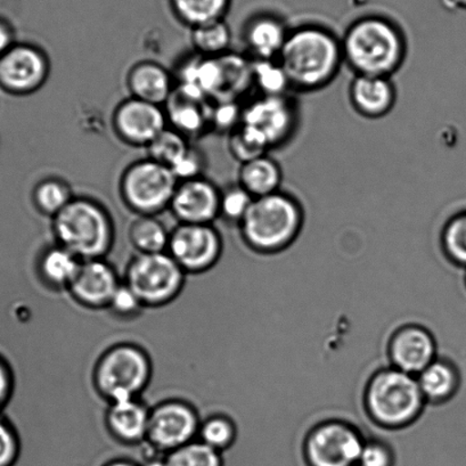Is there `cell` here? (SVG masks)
<instances>
[{"instance_id":"6da1fadb","label":"cell","mask_w":466,"mask_h":466,"mask_svg":"<svg viewBox=\"0 0 466 466\" xmlns=\"http://www.w3.org/2000/svg\"><path fill=\"white\" fill-rule=\"evenodd\" d=\"M292 88L315 90L336 78L343 62L341 40L319 25L289 31L278 57Z\"/></svg>"},{"instance_id":"7a4b0ae2","label":"cell","mask_w":466,"mask_h":466,"mask_svg":"<svg viewBox=\"0 0 466 466\" xmlns=\"http://www.w3.org/2000/svg\"><path fill=\"white\" fill-rule=\"evenodd\" d=\"M341 45L343 61L356 75L391 76L406 56V40L400 26L380 15L356 20Z\"/></svg>"},{"instance_id":"3957f363","label":"cell","mask_w":466,"mask_h":466,"mask_svg":"<svg viewBox=\"0 0 466 466\" xmlns=\"http://www.w3.org/2000/svg\"><path fill=\"white\" fill-rule=\"evenodd\" d=\"M56 243L81 260L106 258L116 238V225L107 208L89 197H75L52 218Z\"/></svg>"},{"instance_id":"277c9868","label":"cell","mask_w":466,"mask_h":466,"mask_svg":"<svg viewBox=\"0 0 466 466\" xmlns=\"http://www.w3.org/2000/svg\"><path fill=\"white\" fill-rule=\"evenodd\" d=\"M303 211L296 198L280 191L253 200L239 223L248 247L274 251L287 247L302 228Z\"/></svg>"},{"instance_id":"5b68a950","label":"cell","mask_w":466,"mask_h":466,"mask_svg":"<svg viewBox=\"0 0 466 466\" xmlns=\"http://www.w3.org/2000/svg\"><path fill=\"white\" fill-rule=\"evenodd\" d=\"M151 377L152 364L147 352L125 342L104 351L93 374L95 388L107 402L138 398Z\"/></svg>"},{"instance_id":"8992f818","label":"cell","mask_w":466,"mask_h":466,"mask_svg":"<svg viewBox=\"0 0 466 466\" xmlns=\"http://www.w3.org/2000/svg\"><path fill=\"white\" fill-rule=\"evenodd\" d=\"M178 179L168 167L151 159L131 162L119 179L121 201L137 216H157L169 209Z\"/></svg>"},{"instance_id":"52a82bcc","label":"cell","mask_w":466,"mask_h":466,"mask_svg":"<svg viewBox=\"0 0 466 466\" xmlns=\"http://www.w3.org/2000/svg\"><path fill=\"white\" fill-rule=\"evenodd\" d=\"M187 273L168 252L137 253L127 265L125 283L144 307H162L182 292Z\"/></svg>"},{"instance_id":"ba28073f","label":"cell","mask_w":466,"mask_h":466,"mask_svg":"<svg viewBox=\"0 0 466 466\" xmlns=\"http://www.w3.org/2000/svg\"><path fill=\"white\" fill-rule=\"evenodd\" d=\"M422 400L419 382L400 370L379 374L370 387V410L384 424L398 425L413 419Z\"/></svg>"},{"instance_id":"9c48e42d","label":"cell","mask_w":466,"mask_h":466,"mask_svg":"<svg viewBox=\"0 0 466 466\" xmlns=\"http://www.w3.org/2000/svg\"><path fill=\"white\" fill-rule=\"evenodd\" d=\"M52 65L38 45L17 42L0 56V90L11 96H30L46 85Z\"/></svg>"},{"instance_id":"30bf717a","label":"cell","mask_w":466,"mask_h":466,"mask_svg":"<svg viewBox=\"0 0 466 466\" xmlns=\"http://www.w3.org/2000/svg\"><path fill=\"white\" fill-rule=\"evenodd\" d=\"M200 424L197 410L187 402L162 401L149 410L147 442L167 454L197 441Z\"/></svg>"},{"instance_id":"8fae6325","label":"cell","mask_w":466,"mask_h":466,"mask_svg":"<svg viewBox=\"0 0 466 466\" xmlns=\"http://www.w3.org/2000/svg\"><path fill=\"white\" fill-rule=\"evenodd\" d=\"M167 252L185 273H205L218 262L223 238L212 224H178L170 230Z\"/></svg>"},{"instance_id":"7c38bea8","label":"cell","mask_w":466,"mask_h":466,"mask_svg":"<svg viewBox=\"0 0 466 466\" xmlns=\"http://www.w3.org/2000/svg\"><path fill=\"white\" fill-rule=\"evenodd\" d=\"M167 127L165 106L135 97L125 98L112 113V128L122 143L147 148Z\"/></svg>"},{"instance_id":"4fadbf2b","label":"cell","mask_w":466,"mask_h":466,"mask_svg":"<svg viewBox=\"0 0 466 466\" xmlns=\"http://www.w3.org/2000/svg\"><path fill=\"white\" fill-rule=\"evenodd\" d=\"M297 121V108L288 95L260 96L243 107L242 124L255 131L268 148L287 142Z\"/></svg>"},{"instance_id":"5bb4252c","label":"cell","mask_w":466,"mask_h":466,"mask_svg":"<svg viewBox=\"0 0 466 466\" xmlns=\"http://www.w3.org/2000/svg\"><path fill=\"white\" fill-rule=\"evenodd\" d=\"M363 447L360 438L346 425L328 424L308 441L306 459L310 466H357Z\"/></svg>"},{"instance_id":"9a60e30c","label":"cell","mask_w":466,"mask_h":466,"mask_svg":"<svg viewBox=\"0 0 466 466\" xmlns=\"http://www.w3.org/2000/svg\"><path fill=\"white\" fill-rule=\"evenodd\" d=\"M221 189L202 177L180 180L169 210L179 224H212L220 215Z\"/></svg>"},{"instance_id":"2e32d148","label":"cell","mask_w":466,"mask_h":466,"mask_svg":"<svg viewBox=\"0 0 466 466\" xmlns=\"http://www.w3.org/2000/svg\"><path fill=\"white\" fill-rule=\"evenodd\" d=\"M120 284L115 267L98 258L81 262L67 291L75 301L88 309H106Z\"/></svg>"},{"instance_id":"e0dca14e","label":"cell","mask_w":466,"mask_h":466,"mask_svg":"<svg viewBox=\"0 0 466 466\" xmlns=\"http://www.w3.org/2000/svg\"><path fill=\"white\" fill-rule=\"evenodd\" d=\"M106 425L108 433L120 445L137 446L147 441L148 407L139 398L107 402Z\"/></svg>"},{"instance_id":"ac0fdd59","label":"cell","mask_w":466,"mask_h":466,"mask_svg":"<svg viewBox=\"0 0 466 466\" xmlns=\"http://www.w3.org/2000/svg\"><path fill=\"white\" fill-rule=\"evenodd\" d=\"M130 97L165 106L175 92L173 75L156 61L144 60L130 66L126 76Z\"/></svg>"},{"instance_id":"d6986e66","label":"cell","mask_w":466,"mask_h":466,"mask_svg":"<svg viewBox=\"0 0 466 466\" xmlns=\"http://www.w3.org/2000/svg\"><path fill=\"white\" fill-rule=\"evenodd\" d=\"M352 106L360 116L378 119L396 103V87L390 76L356 75L350 90Z\"/></svg>"},{"instance_id":"ffe728a7","label":"cell","mask_w":466,"mask_h":466,"mask_svg":"<svg viewBox=\"0 0 466 466\" xmlns=\"http://www.w3.org/2000/svg\"><path fill=\"white\" fill-rule=\"evenodd\" d=\"M289 31L273 15L252 16L243 28V40L248 53L258 60H278Z\"/></svg>"},{"instance_id":"44dd1931","label":"cell","mask_w":466,"mask_h":466,"mask_svg":"<svg viewBox=\"0 0 466 466\" xmlns=\"http://www.w3.org/2000/svg\"><path fill=\"white\" fill-rule=\"evenodd\" d=\"M434 346L428 333L420 329H406L392 342V359L405 373H419L431 364Z\"/></svg>"},{"instance_id":"7402d4cb","label":"cell","mask_w":466,"mask_h":466,"mask_svg":"<svg viewBox=\"0 0 466 466\" xmlns=\"http://www.w3.org/2000/svg\"><path fill=\"white\" fill-rule=\"evenodd\" d=\"M165 110L168 126L188 139L200 135L209 125V111L203 106V102L185 96L176 89Z\"/></svg>"},{"instance_id":"603a6c76","label":"cell","mask_w":466,"mask_h":466,"mask_svg":"<svg viewBox=\"0 0 466 466\" xmlns=\"http://www.w3.org/2000/svg\"><path fill=\"white\" fill-rule=\"evenodd\" d=\"M83 260L60 244L45 248L38 259L37 270L49 288L67 289L78 273Z\"/></svg>"},{"instance_id":"cb8c5ba5","label":"cell","mask_w":466,"mask_h":466,"mask_svg":"<svg viewBox=\"0 0 466 466\" xmlns=\"http://www.w3.org/2000/svg\"><path fill=\"white\" fill-rule=\"evenodd\" d=\"M282 178L278 162L266 154L244 162L238 170V185L255 198L279 192Z\"/></svg>"},{"instance_id":"d4e9b609","label":"cell","mask_w":466,"mask_h":466,"mask_svg":"<svg viewBox=\"0 0 466 466\" xmlns=\"http://www.w3.org/2000/svg\"><path fill=\"white\" fill-rule=\"evenodd\" d=\"M232 0H168L176 20L189 30L225 20Z\"/></svg>"},{"instance_id":"484cf974","label":"cell","mask_w":466,"mask_h":466,"mask_svg":"<svg viewBox=\"0 0 466 466\" xmlns=\"http://www.w3.org/2000/svg\"><path fill=\"white\" fill-rule=\"evenodd\" d=\"M128 238L137 253H161L168 250L170 230L157 216H137L130 224Z\"/></svg>"},{"instance_id":"4316f807","label":"cell","mask_w":466,"mask_h":466,"mask_svg":"<svg viewBox=\"0 0 466 466\" xmlns=\"http://www.w3.org/2000/svg\"><path fill=\"white\" fill-rule=\"evenodd\" d=\"M74 188L60 177H47L35 185L31 200L40 215L54 218L65 209L75 198Z\"/></svg>"},{"instance_id":"83f0119b","label":"cell","mask_w":466,"mask_h":466,"mask_svg":"<svg viewBox=\"0 0 466 466\" xmlns=\"http://www.w3.org/2000/svg\"><path fill=\"white\" fill-rule=\"evenodd\" d=\"M191 43L198 56L220 57L229 51L232 30L225 20L211 22L191 30Z\"/></svg>"},{"instance_id":"f1b7e54d","label":"cell","mask_w":466,"mask_h":466,"mask_svg":"<svg viewBox=\"0 0 466 466\" xmlns=\"http://www.w3.org/2000/svg\"><path fill=\"white\" fill-rule=\"evenodd\" d=\"M189 145L187 137L168 126L147 147V157L171 169L187 151Z\"/></svg>"},{"instance_id":"f546056e","label":"cell","mask_w":466,"mask_h":466,"mask_svg":"<svg viewBox=\"0 0 466 466\" xmlns=\"http://www.w3.org/2000/svg\"><path fill=\"white\" fill-rule=\"evenodd\" d=\"M252 81L261 96H287L291 88L289 78L278 60L253 61Z\"/></svg>"},{"instance_id":"4dcf8cb0","label":"cell","mask_w":466,"mask_h":466,"mask_svg":"<svg viewBox=\"0 0 466 466\" xmlns=\"http://www.w3.org/2000/svg\"><path fill=\"white\" fill-rule=\"evenodd\" d=\"M166 466H224V455L197 439L167 452Z\"/></svg>"},{"instance_id":"1f68e13d","label":"cell","mask_w":466,"mask_h":466,"mask_svg":"<svg viewBox=\"0 0 466 466\" xmlns=\"http://www.w3.org/2000/svg\"><path fill=\"white\" fill-rule=\"evenodd\" d=\"M419 384L423 396L433 400H442L454 390L456 375L446 364L431 363L420 373Z\"/></svg>"},{"instance_id":"d6a6232c","label":"cell","mask_w":466,"mask_h":466,"mask_svg":"<svg viewBox=\"0 0 466 466\" xmlns=\"http://www.w3.org/2000/svg\"><path fill=\"white\" fill-rule=\"evenodd\" d=\"M235 434H237V430H235L232 420L223 415H214L201 420L198 441L216 451L224 452L232 447Z\"/></svg>"},{"instance_id":"836d02e7","label":"cell","mask_w":466,"mask_h":466,"mask_svg":"<svg viewBox=\"0 0 466 466\" xmlns=\"http://www.w3.org/2000/svg\"><path fill=\"white\" fill-rule=\"evenodd\" d=\"M228 148L230 154L241 162V165L258 157L265 156L269 149L264 140L244 124L230 131Z\"/></svg>"},{"instance_id":"e575fe53","label":"cell","mask_w":466,"mask_h":466,"mask_svg":"<svg viewBox=\"0 0 466 466\" xmlns=\"http://www.w3.org/2000/svg\"><path fill=\"white\" fill-rule=\"evenodd\" d=\"M253 200L255 198L248 194L241 185H233V187L221 189L219 218L239 225L250 209Z\"/></svg>"},{"instance_id":"d590c367","label":"cell","mask_w":466,"mask_h":466,"mask_svg":"<svg viewBox=\"0 0 466 466\" xmlns=\"http://www.w3.org/2000/svg\"><path fill=\"white\" fill-rule=\"evenodd\" d=\"M443 247L447 255L461 265H466V211L452 216L443 228Z\"/></svg>"},{"instance_id":"8d00e7d4","label":"cell","mask_w":466,"mask_h":466,"mask_svg":"<svg viewBox=\"0 0 466 466\" xmlns=\"http://www.w3.org/2000/svg\"><path fill=\"white\" fill-rule=\"evenodd\" d=\"M21 447L16 429L0 413V466H16L21 457Z\"/></svg>"},{"instance_id":"74e56055","label":"cell","mask_w":466,"mask_h":466,"mask_svg":"<svg viewBox=\"0 0 466 466\" xmlns=\"http://www.w3.org/2000/svg\"><path fill=\"white\" fill-rule=\"evenodd\" d=\"M143 308L142 301L125 282H121L107 306L110 313L122 319L136 318Z\"/></svg>"},{"instance_id":"f35d334b","label":"cell","mask_w":466,"mask_h":466,"mask_svg":"<svg viewBox=\"0 0 466 466\" xmlns=\"http://www.w3.org/2000/svg\"><path fill=\"white\" fill-rule=\"evenodd\" d=\"M243 107L234 99H221L210 108L209 122L216 129L233 131L242 124Z\"/></svg>"},{"instance_id":"ab89813d","label":"cell","mask_w":466,"mask_h":466,"mask_svg":"<svg viewBox=\"0 0 466 466\" xmlns=\"http://www.w3.org/2000/svg\"><path fill=\"white\" fill-rule=\"evenodd\" d=\"M207 168V159L205 154L202 153L200 148L189 145L187 152L180 157L177 164H176L170 170L173 171L176 178L180 180H187L198 177H202L203 173Z\"/></svg>"},{"instance_id":"60d3db41","label":"cell","mask_w":466,"mask_h":466,"mask_svg":"<svg viewBox=\"0 0 466 466\" xmlns=\"http://www.w3.org/2000/svg\"><path fill=\"white\" fill-rule=\"evenodd\" d=\"M357 466H393L392 456L386 447L368 443L361 451Z\"/></svg>"},{"instance_id":"b9f144b4","label":"cell","mask_w":466,"mask_h":466,"mask_svg":"<svg viewBox=\"0 0 466 466\" xmlns=\"http://www.w3.org/2000/svg\"><path fill=\"white\" fill-rule=\"evenodd\" d=\"M15 387V373L11 365L0 355V413L11 401Z\"/></svg>"},{"instance_id":"7bdbcfd3","label":"cell","mask_w":466,"mask_h":466,"mask_svg":"<svg viewBox=\"0 0 466 466\" xmlns=\"http://www.w3.org/2000/svg\"><path fill=\"white\" fill-rule=\"evenodd\" d=\"M17 43L15 26L10 21L0 17V56Z\"/></svg>"},{"instance_id":"ee69618b","label":"cell","mask_w":466,"mask_h":466,"mask_svg":"<svg viewBox=\"0 0 466 466\" xmlns=\"http://www.w3.org/2000/svg\"><path fill=\"white\" fill-rule=\"evenodd\" d=\"M442 3L451 10L466 11V0H442Z\"/></svg>"},{"instance_id":"f6af8a7d","label":"cell","mask_w":466,"mask_h":466,"mask_svg":"<svg viewBox=\"0 0 466 466\" xmlns=\"http://www.w3.org/2000/svg\"><path fill=\"white\" fill-rule=\"evenodd\" d=\"M103 466H139L136 461L127 459H117L108 461Z\"/></svg>"}]
</instances>
